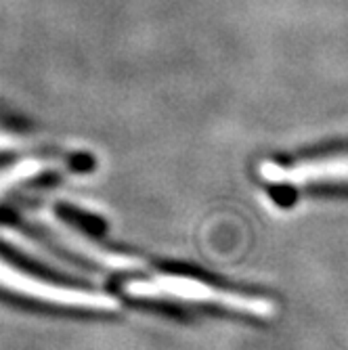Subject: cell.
<instances>
[{"label": "cell", "instance_id": "obj_1", "mask_svg": "<svg viewBox=\"0 0 348 350\" xmlns=\"http://www.w3.org/2000/svg\"><path fill=\"white\" fill-rule=\"evenodd\" d=\"M131 292L135 296H145V298H166V300L218 306L250 317H271L275 312V304L267 298L227 292L191 277H170V275L155 277L151 281L133 283Z\"/></svg>", "mask_w": 348, "mask_h": 350}, {"label": "cell", "instance_id": "obj_2", "mask_svg": "<svg viewBox=\"0 0 348 350\" xmlns=\"http://www.w3.org/2000/svg\"><path fill=\"white\" fill-rule=\"evenodd\" d=\"M258 174L273 185H348V153L312 155L292 164L263 162Z\"/></svg>", "mask_w": 348, "mask_h": 350}]
</instances>
